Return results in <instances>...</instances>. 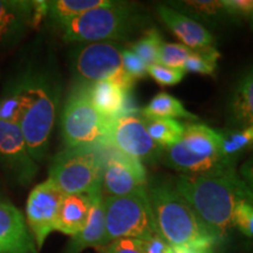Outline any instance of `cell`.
Here are the masks:
<instances>
[{"instance_id":"obj_33","label":"cell","mask_w":253,"mask_h":253,"mask_svg":"<svg viewBox=\"0 0 253 253\" xmlns=\"http://www.w3.org/2000/svg\"><path fill=\"white\" fill-rule=\"evenodd\" d=\"M100 253H144L137 239L121 238L99 248Z\"/></svg>"},{"instance_id":"obj_15","label":"cell","mask_w":253,"mask_h":253,"mask_svg":"<svg viewBox=\"0 0 253 253\" xmlns=\"http://www.w3.org/2000/svg\"><path fill=\"white\" fill-rule=\"evenodd\" d=\"M0 253H39L23 212L0 202Z\"/></svg>"},{"instance_id":"obj_13","label":"cell","mask_w":253,"mask_h":253,"mask_svg":"<svg viewBox=\"0 0 253 253\" xmlns=\"http://www.w3.org/2000/svg\"><path fill=\"white\" fill-rule=\"evenodd\" d=\"M147 171L141 161L121 153L113 154L103 167L102 194L122 197L147 188Z\"/></svg>"},{"instance_id":"obj_7","label":"cell","mask_w":253,"mask_h":253,"mask_svg":"<svg viewBox=\"0 0 253 253\" xmlns=\"http://www.w3.org/2000/svg\"><path fill=\"white\" fill-rule=\"evenodd\" d=\"M103 166L96 147L66 148L53 160L48 179L65 195L102 191Z\"/></svg>"},{"instance_id":"obj_21","label":"cell","mask_w":253,"mask_h":253,"mask_svg":"<svg viewBox=\"0 0 253 253\" xmlns=\"http://www.w3.org/2000/svg\"><path fill=\"white\" fill-rule=\"evenodd\" d=\"M108 2L109 0H53L47 1L46 15L60 27L72 19Z\"/></svg>"},{"instance_id":"obj_26","label":"cell","mask_w":253,"mask_h":253,"mask_svg":"<svg viewBox=\"0 0 253 253\" xmlns=\"http://www.w3.org/2000/svg\"><path fill=\"white\" fill-rule=\"evenodd\" d=\"M219 59V52L213 47L192 49L184 63L183 71L197 73L202 75H213L217 68V61Z\"/></svg>"},{"instance_id":"obj_25","label":"cell","mask_w":253,"mask_h":253,"mask_svg":"<svg viewBox=\"0 0 253 253\" xmlns=\"http://www.w3.org/2000/svg\"><path fill=\"white\" fill-rule=\"evenodd\" d=\"M145 128L150 137L162 148H170L181 140L185 126L173 119H145Z\"/></svg>"},{"instance_id":"obj_11","label":"cell","mask_w":253,"mask_h":253,"mask_svg":"<svg viewBox=\"0 0 253 253\" xmlns=\"http://www.w3.org/2000/svg\"><path fill=\"white\" fill-rule=\"evenodd\" d=\"M0 166L9 181L21 186L31 184L39 171L19 126L2 120H0Z\"/></svg>"},{"instance_id":"obj_9","label":"cell","mask_w":253,"mask_h":253,"mask_svg":"<svg viewBox=\"0 0 253 253\" xmlns=\"http://www.w3.org/2000/svg\"><path fill=\"white\" fill-rule=\"evenodd\" d=\"M108 120L91 104L86 84L72 91L61 115V135L67 148L95 147L106 144Z\"/></svg>"},{"instance_id":"obj_24","label":"cell","mask_w":253,"mask_h":253,"mask_svg":"<svg viewBox=\"0 0 253 253\" xmlns=\"http://www.w3.org/2000/svg\"><path fill=\"white\" fill-rule=\"evenodd\" d=\"M221 155L225 162L235 164L237 158L253 147V126L219 131Z\"/></svg>"},{"instance_id":"obj_34","label":"cell","mask_w":253,"mask_h":253,"mask_svg":"<svg viewBox=\"0 0 253 253\" xmlns=\"http://www.w3.org/2000/svg\"><path fill=\"white\" fill-rule=\"evenodd\" d=\"M137 240L144 253H173L172 246L160 233Z\"/></svg>"},{"instance_id":"obj_28","label":"cell","mask_w":253,"mask_h":253,"mask_svg":"<svg viewBox=\"0 0 253 253\" xmlns=\"http://www.w3.org/2000/svg\"><path fill=\"white\" fill-rule=\"evenodd\" d=\"M192 49L182 45V43L163 42L158 53V62L166 67L183 69L188 56L191 54Z\"/></svg>"},{"instance_id":"obj_36","label":"cell","mask_w":253,"mask_h":253,"mask_svg":"<svg viewBox=\"0 0 253 253\" xmlns=\"http://www.w3.org/2000/svg\"><path fill=\"white\" fill-rule=\"evenodd\" d=\"M238 175L253 194V156L240 167Z\"/></svg>"},{"instance_id":"obj_27","label":"cell","mask_w":253,"mask_h":253,"mask_svg":"<svg viewBox=\"0 0 253 253\" xmlns=\"http://www.w3.org/2000/svg\"><path fill=\"white\" fill-rule=\"evenodd\" d=\"M162 43L163 41L160 32L155 28H150L149 31L145 32V34L141 39L131 43L130 50L143 60L147 67H151V66L160 63L158 62V53H160Z\"/></svg>"},{"instance_id":"obj_20","label":"cell","mask_w":253,"mask_h":253,"mask_svg":"<svg viewBox=\"0 0 253 253\" xmlns=\"http://www.w3.org/2000/svg\"><path fill=\"white\" fill-rule=\"evenodd\" d=\"M90 102L104 119L114 120L125 114L129 91L112 81H99L86 84Z\"/></svg>"},{"instance_id":"obj_14","label":"cell","mask_w":253,"mask_h":253,"mask_svg":"<svg viewBox=\"0 0 253 253\" xmlns=\"http://www.w3.org/2000/svg\"><path fill=\"white\" fill-rule=\"evenodd\" d=\"M46 5L47 1L0 0V49L17 46Z\"/></svg>"},{"instance_id":"obj_22","label":"cell","mask_w":253,"mask_h":253,"mask_svg":"<svg viewBox=\"0 0 253 253\" xmlns=\"http://www.w3.org/2000/svg\"><path fill=\"white\" fill-rule=\"evenodd\" d=\"M145 119H186L196 121L198 116L188 112L178 99L168 93H158L154 96L148 106L141 110Z\"/></svg>"},{"instance_id":"obj_3","label":"cell","mask_w":253,"mask_h":253,"mask_svg":"<svg viewBox=\"0 0 253 253\" xmlns=\"http://www.w3.org/2000/svg\"><path fill=\"white\" fill-rule=\"evenodd\" d=\"M151 210L161 236L172 248L211 251L218 240L179 195L175 184L154 181L147 185Z\"/></svg>"},{"instance_id":"obj_30","label":"cell","mask_w":253,"mask_h":253,"mask_svg":"<svg viewBox=\"0 0 253 253\" xmlns=\"http://www.w3.org/2000/svg\"><path fill=\"white\" fill-rule=\"evenodd\" d=\"M233 225L243 235L253 238V201H242L237 205Z\"/></svg>"},{"instance_id":"obj_29","label":"cell","mask_w":253,"mask_h":253,"mask_svg":"<svg viewBox=\"0 0 253 253\" xmlns=\"http://www.w3.org/2000/svg\"><path fill=\"white\" fill-rule=\"evenodd\" d=\"M0 120L17 126L20 120V102L17 94L8 87L5 88L4 94L0 97Z\"/></svg>"},{"instance_id":"obj_8","label":"cell","mask_w":253,"mask_h":253,"mask_svg":"<svg viewBox=\"0 0 253 253\" xmlns=\"http://www.w3.org/2000/svg\"><path fill=\"white\" fill-rule=\"evenodd\" d=\"M123 48L121 43L112 41L78 43L71 52L73 74L84 84L112 81L129 91L134 80L123 68Z\"/></svg>"},{"instance_id":"obj_23","label":"cell","mask_w":253,"mask_h":253,"mask_svg":"<svg viewBox=\"0 0 253 253\" xmlns=\"http://www.w3.org/2000/svg\"><path fill=\"white\" fill-rule=\"evenodd\" d=\"M170 7L183 14L188 13L189 18L194 17L210 24L220 23L224 18L233 17L224 1H173Z\"/></svg>"},{"instance_id":"obj_18","label":"cell","mask_w":253,"mask_h":253,"mask_svg":"<svg viewBox=\"0 0 253 253\" xmlns=\"http://www.w3.org/2000/svg\"><path fill=\"white\" fill-rule=\"evenodd\" d=\"M106 224H104L103 194L99 195L91 207L87 224L80 232L72 236L65 253H81L87 248L106 246Z\"/></svg>"},{"instance_id":"obj_19","label":"cell","mask_w":253,"mask_h":253,"mask_svg":"<svg viewBox=\"0 0 253 253\" xmlns=\"http://www.w3.org/2000/svg\"><path fill=\"white\" fill-rule=\"evenodd\" d=\"M230 129L253 126V67L239 79L227 107Z\"/></svg>"},{"instance_id":"obj_6","label":"cell","mask_w":253,"mask_h":253,"mask_svg":"<svg viewBox=\"0 0 253 253\" xmlns=\"http://www.w3.org/2000/svg\"><path fill=\"white\" fill-rule=\"evenodd\" d=\"M103 209L107 244L116 239H144L160 233L147 188L122 197L106 196Z\"/></svg>"},{"instance_id":"obj_16","label":"cell","mask_w":253,"mask_h":253,"mask_svg":"<svg viewBox=\"0 0 253 253\" xmlns=\"http://www.w3.org/2000/svg\"><path fill=\"white\" fill-rule=\"evenodd\" d=\"M157 13L166 26L190 49L212 47L214 38L203 25L167 5H158Z\"/></svg>"},{"instance_id":"obj_4","label":"cell","mask_w":253,"mask_h":253,"mask_svg":"<svg viewBox=\"0 0 253 253\" xmlns=\"http://www.w3.org/2000/svg\"><path fill=\"white\" fill-rule=\"evenodd\" d=\"M147 25V15L137 6L110 1L60 26L62 40L73 43L128 41Z\"/></svg>"},{"instance_id":"obj_2","label":"cell","mask_w":253,"mask_h":253,"mask_svg":"<svg viewBox=\"0 0 253 253\" xmlns=\"http://www.w3.org/2000/svg\"><path fill=\"white\" fill-rule=\"evenodd\" d=\"M173 184L218 242L235 227L237 205L242 201H253V194L235 166L199 175H179Z\"/></svg>"},{"instance_id":"obj_32","label":"cell","mask_w":253,"mask_h":253,"mask_svg":"<svg viewBox=\"0 0 253 253\" xmlns=\"http://www.w3.org/2000/svg\"><path fill=\"white\" fill-rule=\"evenodd\" d=\"M122 63L126 73L134 81L148 75V67L143 60L129 48H123L122 50Z\"/></svg>"},{"instance_id":"obj_1","label":"cell","mask_w":253,"mask_h":253,"mask_svg":"<svg viewBox=\"0 0 253 253\" xmlns=\"http://www.w3.org/2000/svg\"><path fill=\"white\" fill-rule=\"evenodd\" d=\"M7 87L17 94L20 102L18 126L30 154L37 163L40 162L48 150L61 95L58 72L49 62L28 59Z\"/></svg>"},{"instance_id":"obj_10","label":"cell","mask_w":253,"mask_h":253,"mask_svg":"<svg viewBox=\"0 0 253 253\" xmlns=\"http://www.w3.org/2000/svg\"><path fill=\"white\" fill-rule=\"evenodd\" d=\"M106 145H112L118 153L136 158L142 163H155L162 155V147L150 137L143 118L134 114L110 120Z\"/></svg>"},{"instance_id":"obj_35","label":"cell","mask_w":253,"mask_h":253,"mask_svg":"<svg viewBox=\"0 0 253 253\" xmlns=\"http://www.w3.org/2000/svg\"><path fill=\"white\" fill-rule=\"evenodd\" d=\"M224 4L233 17H246L253 21V1L243 0H224Z\"/></svg>"},{"instance_id":"obj_17","label":"cell","mask_w":253,"mask_h":253,"mask_svg":"<svg viewBox=\"0 0 253 253\" xmlns=\"http://www.w3.org/2000/svg\"><path fill=\"white\" fill-rule=\"evenodd\" d=\"M102 191L94 194L66 195L60 205L54 230L68 236H74L84 229L89 218L95 199Z\"/></svg>"},{"instance_id":"obj_37","label":"cell","mask_w":253,"mask_h":253,"mask_svg":"<svg viewBox=\"0 0 253 253\" xmlns=\"http://www.w3.org/2000/svg\"><path fill=\"white\" fill-rule=\"evenodd\" d=\"M173 253H211V251H203V250L190 249V248H172Z\"/></svg>"},{"instance_id":"obj_5","label":"cell","mask_w":253,"mask_h":253,"mask_svg":"<svg viewBox=\"0 0 253 253\" xmlns=\"http://www.w3.org/2000/svg\"><path fill=\"white\" fill-rule=\"evenodd\" d=\"M167 163L181 175H199L229 166L221 155L219 131L204 125L185 126L181 140L168 148Z\"/></svg>"},{"instance_id":"obj_12","label":"cell","mask_w":253,"mask_h":253,"mask_svg":"<svg viewBox=\"0 0 253 253\" xmlns=\"http://www.w3.org/2000/svg\"><path fill=\"white\" fill-rule=\"evenodd\" d=\"M65 194L49 179L40 183L32 190L26 204L27 225L30 227L38 250L52 231H54L60 205Z\"/></svg>"},{"instance_id":"obj_31","label":"cell","mask_w":253,"mask_h":253,"mask_svg":"<svg viewBox=\"0 0 253 253\" xmlns=\"http://www.w3.org/2000/svg\"><path fill=\"white\" fill-rule=\"evenodd\" d=\"M148 75H150L161 86H173L183 80L185 72L183 69L166 67L158 63V65L148 67Z\"/></svg>"}]
</instances>
